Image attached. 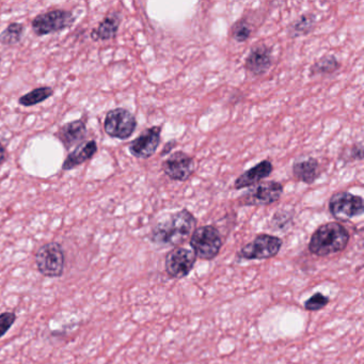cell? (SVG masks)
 Returning a JSON list of instances; mask_svg holds the SVG:
<instances>
[{
  "label": "cell",
  "mask_w": 364,
  "mask_h": 364,
  "mask_svg": "<svg viewBox=\"0 0 364 364\" xmlns=\"http://www.w3.org/2000/svg\"><path fill=\"white\" fill-rule=\"evenodd\" d=\"M197 227V219L189 210H182L164 217L151 231L152 242L159 246L178 247L184 244Z\"/></svg>",
  "instance_id": "cell-1"
},
{
  "label": "cell",
  "mask_w": 364,
  "mask_h": 364,
  "mask_svg": "<svg viewBox=\"0 0 364 364\" xmlns=\"http://www.w3.org/2000/svg\"><path fill=\"white\" fill-rule=\"evenodd\" d=\"M348 231L340 223H328L315 230L309 242V251L317 257L342 252L349 242Z\"/></svg>",
  "instance_id": "cell-2"
},
{
  "label": "cell",
  "mask_w": 364,
  "mask_h": 364,
  "mask_svg": "<svg viewBox=\"0 0 364 364\" xmlns=\"http://www.w3.org/2000/svg\"><path fill=\"white\" fill-rule=\"evenodd\" d=\"M189 242L196 257L204 261L214 259L223 248L220 233L213 225H203L196 229Z\"/></svg>",
  "instance_id": "cell-3"
},
{
  "label": "cell",
  "mask_w": 364,
  "mask_h": 364,
  "mask_svg": "<svg viewBox=\"0 0 364 364\" xmlns=\"http://www.w3.org/2000/svg\"><path fill=\"white\" fill-rule=\"evenodd\" d=\"M75 23V16L68 10H50L46 14H39L31 23L33 33L38 37L60 33L70 28Z\"/></svg>",
  "instance_id": "cell-4"
},
{
  "label": "cell",
  "mask_w": 364,
  "mask_h": 364,
  "mask_svg": "<svg viewBox=\"0 0 364 364\" xmlns=\"http://www.w3.org/2000/svg\"><path fill=\"white\" fill-rule=\"evenodd\" d=\"M36 264L43 276L57 278L63 274L65 257L63 247L58 242H48L36 253Z\"/></svg>",
  "instance_id": "cell-5"
},
{
  "label": "cell",
  "mask_w": 364,
  "mask_h": 364,
  "mask_svg": "<svg viewBox=\"0 0 364 364\" xmlns=\"http://www.w3.org/2000/svg\"><path fill=\"white\" fill-rule=\"evenodd\" d=\"M282 240L269 234H259L252 242L242 247L238 252V259H267L276 257L282 248Z\"/></svg>",
  "instance_id": "cell-6"
},
{
  "label": "cell",
  "mask_w": 364,
  "mask_h": 364,
  "mask_svg": "<svg viewBox=\"0 0 364 364\" xmlns=\"http://www.w3.org/2000/svg\"><path fill=\"white\" fill-rule=\"evenodd\" d=\"M328 210L338 221L349 220L363 214V199L349 191H338L330 198Z\"/></svg>",
  "instance_id": "cell-7"
},
{
  "label": "cell",
  "mask_w": 364,
  "mask_h": 364,
  "mask_svg": "<svg viewBox=\"0 0 364 364\" xmlns=\"http://www.w3.org/2000/svg\"><path fill=\"white\" fill-rule=\"evenodd\" d=\"M283 193V185L277 181H262L248 189L238 199L242 205L266 206L272 205L280 200Z\"/></svg>",
  "instance_id": "cell-8"
},
{
  "label": "cell",
  "mask_w": 364,
  "mask_h": 364,
  "mask_svg": "<svg viewBox=\"0 0 364 364\" xmlns=\"http://www.w3.org/2000/svg\"><path fill=\"white\" fill-rule=\"evenodd\" d=\"M137 127L135 116L124 108H116L106 114L104 121L105 133L112 138L129 139Z\"/></svg>",
  "instance_id": "cell-9"
},
{
  "label": "cell",
  "mask_w": 364,
  "mask_h": 364,
  "mask_svg": "<svg viewBox=\"0 0 364 364\" xmlns=\"http://www.w3.org/2000/svg\"><path fill=\"white\" fill-rule=\"evenodd\" d=\"M197 257L195 252L183 247H176L166 255L165 267L172 279L186 278L193 269Z\"/></svg>",
  "instance_id": "cell-10"
},
{
  "label": "cell",
  "mask_w": 364,
  "mask_h": 364,
  "mask_svg": "<svg viewBox=\"0 0 364 364\" xmlns=\"http://www.w3.org/2000/svg\"><path fill=\"white\" fill-rule=\"evenodd\" d=\"M161 168L168 178L178 182H185L195 173L196 163L191 155L182 151H178L172 153L167 159L164 161Z\"/></svg>",
  "instance_id": "cell-11"
},
{
  "label": "cell",
  "mask_w": 364,
  "mask_h": 364,
  "mask_svg": "<svg viewBox=\"0 0 364 364\" xmlns=\"http://www.w3.org/2000/svg\"><path fill=\"white\" fill-rule=\"evenodd\" d=\"M161 127H153L142 132L129 144V152L136 159H146L156 153L161 144Z\"/></svg>",
  "instance_id": "cell-12"
},
{
  "label": "cell",
  "mask_w": 364,
  "mask_h": 364,
  "mask_svg": "<svg viewBox=\"0 0 364 364\" xmlns=\"http://www.w3.org/2000/svg\"><path fill=\"white\" fill-rule=\"evenodd\" d=\"M272 65V48L259 43L251 48L245 61V68L255 76H263L269 71Z\"/></svg>",
  "instance_id": "cell-13"
},
{
  "label": "cell",
  "mask_w": 364,
  "mask_h": 364,
  "mask_svg": "<svg viewBox=\"0 0 364 364\" xmlns=\"http://www.w3.org/2000/svg\"><path fill=\"white\" fill-rule=\"evenodd\" d=\"M272 170H274V166H272V161H268V159L262 161L255 167L250 168L244 173L240 174L234 182V188L242 189L255 186V185L259 184L262 181L267 178L272 173Z\"/></svg>",
  "instance_id": "cell-14"
},
{
  "label": "cell",
  "mask_w": 364,
  "mask_h": 364,
  "mask_svg": "<svg viewBox=\"0 0 364 364\" xmlns=\"http://www.w3.org/2000/svg\"><path fill=\"white\" fill-rule=\"evenodd\" d=\"M321 164L312 156L298 159L293 165V176L296 180L306 185L313 184L321 176Z\"/></svg>",
  "instance_id": "cell-15"
},
{
  "label": "cell",
  "mask_w": 364,
  "mask_h": 364,
  "mask_svg": "<svg viewBox=\"0 0 364 364\" xmlns=\"http://www.w3.org/2000/svg\"><path fill=\"white\" fill-rule=\"evenodd\" d=\"M87 135L86 121L76 120L67 123L57 132L56 136L67 150L80 144Z\"/></svg>",
  "instance_id": "cell-16"
},
{
  "label": "cell",
  "mask_w": 364,
  "mask_h": 364,
  "mask_svg": "<svg viewBox=\"0 0 364 364\" xmlns=\"http://www.w3.org/2000/svg\"><path fill=\"white\" fill-rule=\"evenodd\" d=\"M97 153V144L95 140H89L80 144L73 152L70 153L63 165V170L69 171L86 161H90Z\"/></svg>",
  "instance_id": "cell-17"
},
{
  "label": "cell",
  "mask_w": 364,
  "mask_h": 364,
  "mask_svg": "<svg viewBox=\"0 0 364 364\" xmlns=\"http://www.w3.org/2000/svg\"><path fill=\"white\" fill-rule=\"evenodd\" d=\"M121 22H122V16L119 12H112L100 23L97 29H93L91 33V39L95 42L114 39L118 33Z\"/></svg>",
  "instance_id": "cell-18"
},
{
  "label": "cell",
  "mask_w": 364,
  "mask_h": 364,
  "mask_svg": "<svg viewBox=\"0 0 364 364\" xmlns=\"http://www.w3.org/2000/svg\"><path fill=\"white\" fill-rule=\"evenodd\" d=\"M316 24V18L313 14H306L296 18L287 29V35L289 38L302 37V36H308L312 33Z\"/></svg>",
  "instance_id": "cell-19"
},
{
  "label": "cell",
  "mask_w": 364,
  "mask_h": 364,
  "mask_svg": "<svg viewBox=\"0 0 364 364\" xmlns=\"http://www.w3.org/2000/svg\"><path fill=\"white\" fill-rule=\"evenodd\" d=\"M341 68L340 61L336 59L333 55H326L316 61L312 67L310 68L309 76L329 75V74L336 73Z\"/></svg>",
  "instance_id": "cell-20"
},
{
  "label": "cell",
  "mask_w": 364,
  "mask_h": 364,
  "mask_svg": "<svg viewBox=\"0 0 364 364\" xmlns=\"http://www.w3.org/2000/svg\"><path fill=\"white\" fill-rule=\"evenodd\" d=\"M54 91L50 87H40V88L33 89L31 92L21 97L18 99V103L24 107H31V106L38 105V104L50 99Z\"/></svg>",
  "instance_id": "cell-21"
},
{
  "label": "cell",
  "mask_w": 364,
  "mask_h": 364,
  "mask_svg": "<svg viewBox=\"0 0 364 364\" xmlns=\"http://www.w3.org/2000/svg\"><path fill=\"white\" fill-rule=\"evenodd\" d=\"M24 31V25L20 23H11L3 33H0V43L4 46H16L20 43Z\"/></svg>",
  "instance_id": "cell-22"
},
{
  "label": "cell",
  "mask_w": 364,
  "mask_h": 364,
  "mask_svg": "<svg viewBox=\"0 0 364 364\" xmlns=\"http://www.w3.org/2000/svg\"><path fill=\"white\" fill-rule=\"evenodd\" d=\"M252 31V25L246 18H240L232 26L231 37L238 43H244L250 39Z\"/></svg>",
  "instance_id": "cell-23"
},
{
  "label": "cell",
  "mask_w": 364,
  "mask_h": 364,
  "mask_svg": "<svg viewBox=\"0 0 364 364\" xmlns=\"http://www.w3.org/2000/svg\"><path fill=\"white\" fill-rule=\"evenodd\" d=\"M329 304V297L323 295V294L315 293L314 295L311 296L306 302H304V309L310 312H316V311L321 310Z\"/></svg>",
  "instance_id": "cell-24"
},
{
  "label": "cell",
  "mask_w": 364,
  "mask_h": 364,
  "mask_svg": "<svg viewBox=\"0 0 364 364\" xmlns=\"http://www.w3.org/2000/svg\"><path fill=\"white\" fill-rule=\"evenodd\" d=\"M16 321V314L14 312H5L0 314V338H3Z\"/></svg>",
  "instance_id": "cell-25"
},
{
  "label": "cell",
  "mask_w": 364,
  "mask_h": 364,
  "mask_svg": "<svg viewBox=\"0 0 364 364\" xmlns=\"http://www.w3.org/2000/svg\"><path fill=\"white\" fill-rule=\"evenodd\" d=\"M350 157L355 161H363V146H362V142L353 144V148L350 149Z\"/></svg>",
  "instance_id": "cell-26"
},
{
  "label": "cell",
  "mask_w": 364,
  "mask_h": 364,
  "mask_svg": "<svg viewBox=\"0 0 364 364\" xmlns=\"http://www.w3.org/2000/svg\"><path fill=\"white\" fill-rule=\"evenodd\" d=\"M176 144H178V142H176V139H172L170 140L169 142H167V144H165V146H164L163 151L161 152V156L164 157L166 156V155L170 154V153L172 152V150L176 148Z\"/></svg>",
  "instance_id": "cell-27"
},
{
  "label": "cell",
  "mask_w": 364,
  "mask_h": 364,
  "mask_svg": "<svg viewBox=\"0 0 364 364\" xmlns=\"http://www.w3.org/2000/svg\"><path fill=\"white\" fill-rule=\"evenodd\" d=\"M7 150H6L5 146H4L3 144H1V142H0V166L3 165V164L5 163L6 159H7Z\"/></svg>",
  "instance_id": "cell-28"
}]
</instances>
